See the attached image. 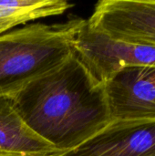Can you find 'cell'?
<instances>
[{
    "label": "cell",
    "instance_id": "6da1fadb",
    "mask_svg": "<svg viewBox=\"0 0 155 156\" xmlns=\"http://www.w3.org/2000/svg\"><path fill=\"white\" fill-rule=\"evenodd\" d=\"M11 98L25 124L61 154L79 146L111 122L103 85L74 51L62 64Z\"/></svg>",
    "mask_w": 155,
    "mask_h": 156
},
{
    "label": "cell",
    "instance_id": "7a4b0ae2",
    "mask_svg": "<svg viewBox=\"0 0 155 156\" xmlns=\"http://www.w3.org/2000/svg\"><path fill=\"white\" fill-rule=\"evenodd\" d=\"M86 23L71 17L54 24L31 23L0 35V96L12 97L37 78L62 64L72 53Z\"/></svg>",
    "mask_w": 155,
    "mask_h": 156
},
{
    "label": "cell",
    "instance_id": "3957f363",
    "mask_svg": "<svg viewBox=\"0 0 155 156\" xmlns=\"http://www.w3.org/2000/svg\"><path fill=\"white\" fill-rule=\"evenodd\" d=\"M73 51L95 80L103 85L128 67H155V47L112 39L87 25L78 33Z\"/></svg>",
    "mask_w": 155,
    "mask_h": 156
},
{
    "label": "cell",
    "instance_id": "277c9868",
    "mask_svg": "<svg viewBox=\"0 0 155 156\" xmlns=\"http://www.w3.org/2000/svg\"><path fill=\"white\" fill-rule=\"evenodd\" d=\"M87 25L118 41L155 47V0L99 1Z\"/></svg>",
    "mask_w": 155,
    "mask_h": 156
},
{
    "label": "cell",
    "instance_id": "5b68a950",
    "mask_svg": "<svg viewBox=\"0 0 155 156\" xmlns=\"http://www.w3.org/2000/svg\"><path fill=\"white\" fill-rule=\"evenodd\" d=\"M103 90L111 121L155 120V67L122 69Z\"/></svg>",
    "mask_w": 155,
    "mask_h": 156
},
{
    "label": "cell",
    "instance_id": "8992f818",
    "mask_svg": "<svg viewBox=\"0 0 155 156\" xmlns=\"http://www.w3.org/2000/svg\"><path fill=\"white\" fill-rule=\"evenodd\" d=\"M57 156H155V120L111 121L79 146Z\"/></svg>",
    "mask_w": 155,
    "mask_h": 156
},
{
    "label": "cell",
    "instance_id": "52a82bcc",
    "mask_svg": "<svg viewBox=\"0 0 155 156\" xmlns=\"http://www.w3.org/2000/svg\"><path fill=\"white\" fill-rule=\"evenodd\" d=\"M0 152L61 154L25 124L14 106L12 98L7 96H0Z\"/></svg>",
    "mask_w": 155,
    "mask_h": 156
},
{
    "label": "cell",
    "instance_id": "ba28073f",
    "mask_svg": "<svg viewBox=\"0 0 155 156\" xmlns=\"http://www.w3.org/2000/svg\"><path fill=\"white\" fill-rule=\"evenodd\" d=\"M73 6L65 0H0V35L27 22L61 15Z\"/></svg>",
    "mask_w": 155,
    "mask_h": 156
},
{
    "label": "cell",
    "instance_id": "9c48e42d",
    "mask_svg": "<svg viewBox=\"0 0 155 156\" xmlns=\"http://www.w3.org/2000/svg\"><path fill=\"white\" fill-rule=\"evenodd\" d=\"M0 156H57V154H22V153H5V152H0Z\"/></svg>",
    "mask_w": 155,
    "mask_h": 156
}]
</instances>
